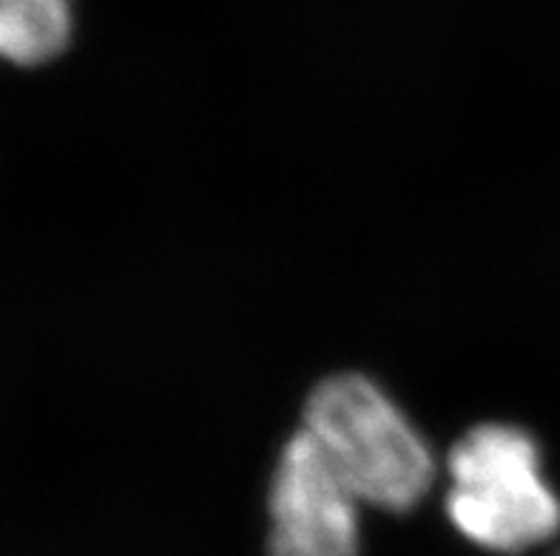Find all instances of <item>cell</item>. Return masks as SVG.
Wrapping results in <instances>:
<instances>
[{
  "instance_id": "cell-5",
  "label": "cell",
  "mask_w": 560,
  "mask_h": 556,
  "mask_svg": "<svg viewBox=\"0 0 560 556\" xmlns=\"http://www.w3.org/2000/svg\"><path fill=\"white\" fill-rule=\"evenodd\" d=\"M558 556H560V554H558Z\"/></svg>"
},
{
  "instance_id": "cell-4",
  "label": "cell",
  "mask_w": 560,
  "mask_h": 556,
  "mask_svg": "<svg viewBox=\"0 0 560 556\" xmlns=\"http://www.w3.org/2000/svg\"><path fill=\"white\" fill-rule=\"evenodd\" d=\"M78 0H0V63L40 69L74 40Z\"/></svg>"
},
{
  "instance_id": "cell-3",
  "label": "cell",
  "mask_w": 560,
  "mask_h": 556,
  "mask_svg": "<svg viewBox=\"0 0 560 556\" xmlns=\"http://www.w3.org/2000/svg\"><path fill=\"white\" fill-rule=\"evenodd\" d=\"M362 502L299 429L284 443L268 494V556H359Z\"/></svg>"
},
{
  "instance_id": "cell-1",
  "label": "cell",
  "mask_w": 560,
  "mask_h": 556,
  "mask_svg": "<svg viewBox=\"0 0 560 556\" xmlns=\"http://www.w3.org/2000/svg\"><path fill=\"white\" fill-rule=\"evenodd\" d=\"M302 431L362 506L405 514L424 500L439 474L427 437L368 375L322 380L307 394Z\"/></svg>"
},
{
  "instance_id": "cell-2",
  "label": "cell",
  "mask_w": 560,
  "mask_h": 556,
  "mask_svg": "<svg viewBox=\"0 0 560 556\" xmlns=\"http://www.w3.org/2000/svg\"><path fill=\"white\" fill-rule=\"evenodd\" d=\"M447 514L492 554H526L560 531V500L533 435L512 423H481L447 454Z\"/></svg>"
}]
</instances>
